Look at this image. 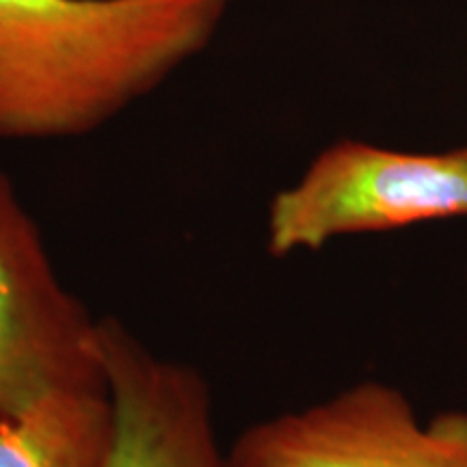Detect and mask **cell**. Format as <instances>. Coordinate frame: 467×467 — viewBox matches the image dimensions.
<instances>
[{"instance_id":"obj_1","label":"cell","mask_w":467,"mask_h":467,"mask_svg":"<svg viewBox=\"0 0 467 467\" xmlns=\"http://www.w3.org/2000/svg\"><path fill=\"white\" fill-rule=\"evenodd\" d=\"M232 0H0V141L89 134L206 50Z\"/></svg>"},{"instance_id":"obj_2","label":"cell","mask_w":467,"mask_h":467,"mask_svg":"<svg viewBox=\"0 0 467 467\" xmlns=\"http://www.w3.org/2000/svg\"><path fill=\"white\" fill-rule=\"evenodd\" d=\"M467 217V145L413 154L366 141L331 143L266 214L273 258L318 251L334 238Z\"/></svg>"},{"instance_id":"obj_3","label":"cell","mask_w":467,"mask_h":467,"mask_svg":"<svg viewBox=\"0 0 467 467\" xmlns=\"http://www.w3.org/2000/svg\"><path fill=\"white\" fill-rule=\"evenodd\" d=\"M98 317L58 277L31 213L0 171V422L58 389L104 381Z\"/></svg>"},{"instance_id":"obj_4","label":"cell","mask_w":467,"mask_h":467,"mask_svg":"<svg viewBox=\"0 0 467 467\" xmlns=\"http://www.w3.org/2000/svg\"><path fill=\"white\" fill-rule=\"evenodd\" d=\"M230 457L236 467H467V411L422 422L400 389L364 381L247 426Z\"/></svg>"},{"instance_id":"obj_5","label":"cell","mask_w":467,"mask_h":467,"mask_svg":"<svg viewBox=\"0 0 467 467\" xmlns=\"http://www.w3.org/2000/svg\"><path fill=\"white\" fill-rule=\"evenodd\" d=\"M96 350L113 405L107 467H236L197 368L159 355L110 317L98 318Z\"/></svg>"},{"instance_id":"obj_6","label":"cell","mask_w":467,"mask_h":467,"mask_svg":"<svg viewBox=\"0 0 467 467\" xmlns=\"http://www.w3.org/2000/svg\"><path fill=\"white\" fill-rule=\"evenodd\" d=\"M113 405L107 383L58 389L0 422V467H107Z\"/></svg>"}]
</instances>
